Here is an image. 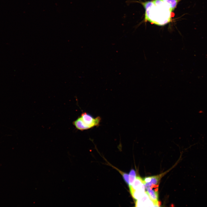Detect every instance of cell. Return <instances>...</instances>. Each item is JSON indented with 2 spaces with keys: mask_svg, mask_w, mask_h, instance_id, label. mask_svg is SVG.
<instances>
[{
  "mask_svg": "<svg viewBox=\"0 0 207 207\" xmlns=\"http://www.w3.org/2000/svg\"><path fill=\"white\" fill-rule=\"evenodd\" d=\"M145 191L148 194L150 199L154 202H158V191H156L155 190L152 189H147Z\"/></svg>",
  "mask_w": 207,
  "mask_h": 207,
  "instance_id": "6",
  "label": "cell"
},
{
  "mask_svg": "<svg viewBox=\"0 0 207 207\" xmlns=\"http://www.w3.org/2000/svg\"><path fill=\"white\" fill-rule=\"evenodd\" d=\"M167 5L169 7L170 12L174 11L178 2V0H160Z\"/></svg>",
  "mask_w": 207,
  "mask_h": 207,
  "instance_id": "7",
  "label": "cell"
},
{
  "mask_svg": "<svg viewBox=\"0 0 207 207\" xmlns=\"http://www.w3.org/2000/svg\"><path fill=\"white\" fill-rule=\"evenodd\" d=\"M110 165H111V166H112V167H113L115 169H116L117 171H118L119 172V173L120 174L122 175V178H123L124 182L126 183V184H127V185H129V175L126 173L123 172L122 171L119 170L117 168L115 167L114 166H113L111 165L110 164Z\"/></svg>",
  "mask_w": 207,
  "mask_h": 207,
  "instance_id": "8",
  "label": "cell"
},
{
  "mask_svg": "<svg viewBox=\"0 0 207 207\" xmlns=\"http://www.w3.org/2000/svg\"><path fill=\"white\" fill-rule=\"evenodd\" d=\"M80 117L88 129L95 126H98L101 120V118L99 116L94 118L86 112L83 113Z\"/></svg>",
  "mask_w": 207,
  "mask_h": 207,
  "instance_id": "1",
  "label": "cell"
},
{
  "mask_svg": "<svg viewBox=\"0 0 207 207\" xmlns=\"http://www.w3.org/2000/svg\"><path fill=\"white\" fill-rule=\"evenodd\" d=\"M129 175V185H131L136 177V173L134 169H131L130 171Z\"/></svg>",
  "mask_w": 207,
  "mask_h": 207,
  "instance_id": "9",
  "label": "cell"
},
{
  "mask_svg": "<svg viewBox=\"0 0 207 207\" xmlns=\"http://www.w3.org/2000/svg\"><path fill=\"white\" fill-rule=\"evenodd\" d=\"M165 173H163L160 175L151 177V180L150 182L148 183H144L145 186V189H152L153 188H156L158 187V185L160 180L162 176Z\"/></svg>",
  "mask_w": 207,
  "mask_h": 207,
  "instance_id": "4",
  "label": "cell"
},
{
  "mask_svg": "<svg viewBox=\"0 0 207 207\" xmlns=\"http://www.w3.org/2000/svg\"><path fill=\"white\" fill-rule=\"evenodd\" d=\"M135 205L136 207H158L160 204L159 202H155L151 200L145 192L141 198L137 200Z\"/></svg>",
  "mask_w": 207,
  "mask_h": 207,
  "instance_id": "2",
  "label": "cell"
},
{
  "mask_svg": "<svg viewBox=\"0 0 207 207\" xmlns=\"http://www.w3.org/2000/svg\"><path fill=\"white\" fill-rule=\"evenodd\" d=\"M73 124L77 129L81 131L88 129L80 116L73 122Z\"/></svg>",
  "mask_w": 207,
  "mask_h": 207,
  "instance_id": "5",
  "label": "cell"
},
{
  "mask_svg": "<svg viewBox=\"0 0 207 207\" xmlns=\"http://www.w3.org/2000/svg\"><path fill=\"white\" fill-rule=\"evenodd\" d=\"M130 193L135 190L140 189H145L143 180L139 176L136 177L133 184L129 185Z\"/></svg>",
  "mask_w": 207,
  "mask_h": 207,
  "instance_id": "3",
  "label": "cell"
}]
</instances>
